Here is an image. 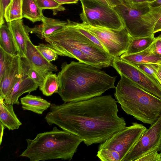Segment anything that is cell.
I'll return each mask as SVG.
<instances>
[{"mask_svg":"<svg viewBox=\"0 0 161 161\" xmlns=\"http://www.w3.org/2000/svg\"><path fill=\"white\" fill-rule=\"evenodd\" d=\"M22 107L24 110H29L38 114H42L50 108L51 103L39 96L30 94L20 99Z\"/></svg>","mask_w":161,"mask_h":161,"instance_id":"d6986e66","label":"cell"},{"mask_svg":"<svg viewBox=\"0 0 161 161\" xmlns=\"http://www.w3.org/2000/svg\"><path fill=\"white\" fill-rule=\"evenodd\" d=\"M80 14L82 23L94 26L119 30L124 27L122 19L113 8L98 0H80Z\"/></svg>","mask_w":161,"mask_h":161,"instance_id":"ba28073f","label":"cell"},{"mask_svg":"<svg viewBox=\"0 0 161 161\" xmlns=\"http://www.w3.org/2000/svg\"><path fill=\"white\" fill-rule=\"evenodd\" d=\"M36 47L42 55L49 62L57 60L58 55L53 50L48 43L39 44Z\"/></svg>","mask_w":161,"mask_h":161,"instance_id":"4316f807","label":"cell"},{"mask_svg":"<svg viewBox=\"0 0 161 161\" xmlns=\"http://www.w3.org/2000/svg\"><path fill=\"white\" fill-rule=\"evenodd\" d=\"M24 64L26 67V73L27 76L37 84L39 87L41 86L43 84L46 75L36 69L28 66L25 63Z\"/></svg>","mask_w":161,"mask_h":161,"instance_id":"83f0119b","label":"cell"},{"mask_svg":"<svg viewBox=\"0 0 161 161\" xmlns=\"http://www.w3.org/2000/svg\"><path fill=\"white\" fill-rule=\"evenodd\" d=\"M136 161H161V154L158 152H151L140 157Z\"/></svg>","mask_w":161,"mask_h":161,"instance_id":"f546056e","label":"cell"},{"mask_svg":"<svg viewBox=\"0 0 161 161\" xmlns=\"http://www.w3.org/2000/svg\"><path fill=\"white\" fill-rule=\"evenodd\" d=\"M149 64L154 70L157 77L158 82L161 86V65Z\"/></svg>","mask_w":161,"mask_h":161,"instance_id":"e575fe53","label":"cell"},{"mask_svg":"<svg viewBox=\"0 0 161 161\" xmlns=\"http://www.w3.org/2000/svg\"><path fill=\"white\" fill-rule=\"evenodd\" d=\"M132 2L134 3H141L143 2H149L152 1V0H131Z\"/></svg>","mask_w":161,"mask_h":161,"instance_id":"f35d334b","label":"cell"},{"mask_svg":"<svg viewBox=\"0 0 161 161\" xmlns=\"http://www.w3.org/2000/svg\"><path fill=\"white\" fill-rule=\"evenodd\" d=\"M98 0L100 1V2L106 4L108 5V4H107V3H106V2L105 1V0Z\"/></svg>","mask_w":161,"mask_h":161,"instance_id":"ab89813d","label":"cell"},{"mask_svg":"<svg viewBox=\"0 0 161 161\" xmlns=\"http://www.w3.org/2000/svg\"><path fill=\"white\" fill-rule=\"evenodd\" d=\"M71 22L73 25L76 28L79 32L86 36L91 41L98 45L101 48L107 52L99 41L93 34L87 30L78 25L76 24V22L73 21H71Z\"/></svg>","mask_w":161,"mask_h":161,"instance_id":"f1b7e54d","label":"cell"},{"mask_svg":"<svg viewBox=\"0 0 161 161\" xmlns=\"http://www.w3.org/2000/svg\"><path fill=\"white\" fill-rule=\"evenodd\" d=\"M42 23L32 28L25 26L28 33L36 34L41 39H44L56 31L62 29L67 23V21L48 18L44 16Z\"/></svg>","mask_w":161,"mask_h":161,"instance_id":"2e32d148","label":"cell"},{"mask_svg":"<svg viewBox=\"0 0 161 161\" xmlns=\"http://www.w3.org/2000/svg\"><path fill=\"white\" fill-rule=\"evenodd\" d=\"M59 83L57 75L51 73L45 76L42 85L39 89L42 94L47 97L50 96L55 93H58Z\"/></svg>","mask_w":161,"mask_h":161,"instance_id":"603a6c76","label":"cell"},{"mask_svg":"<svg viewBox=\"0 0 161 161\" xmlns=\"http://www.w3.org/2000/svg\"><path fill=\"white\" fill-rule=\"evenodd\" d=\"M147 130L137 123L125 126L100 145L97 157L102 161H123Z\"/></svg>","mask_w":161,"mask_h":161,"instance_id":"52a82bcc","label":"cell"},{"mask_svg":"<svg viewBox=\"0 0 161 161\" xmlns=\"http://www.w3.org/2000/svg\"><path fill=\"white\" fill-rule=\"evenodd\" d=\"M151 6L157 7L161 6V0H154L149 2Z\"/></svg>","mask_w":161,"mask_h":161,"instance_id":"8d00e7d4","label":"cell"},{"mask_svg":"<svg viewBox=\"0 0 161 161\" xmlns=\"http://www.w3.org/2000/svg\"><path fill=\"white\" fill-rule=\"evenodd\" d=\"M15 56L8 53L0 47V79L11 65Z\"/></svg>","mask_w":161,"mask_h":161,"instance_id":"484cf974","label":"cell"},{"mask_svg":"<svg viewBox=\"0 0 161 161\" xmlns=\"http://www.w3.org/2000/svg\"><path fill=\"white\" fill-rule=\"evenodd\" d=\"M11 0H0V26L4 24L5 10Z\"/></svg>","mask_w":161,"mask_h":161,"instance_id":"d6a6232c","label":"cell"},{"mask_svg":"<svg viewBox=\"0 0 161 161\" xmlns=\"http://www.w3.org/2000/svg\"><path fill=\"white\" fill-rule=\"evenodd\" d=\"M161 150V115L146 130L123 161H136L144 155Z\"/></svg>","mask_w":161,"mask_h":161,"instance_id":"8fae6325","label":"cell"},{"mask_svg":"<svg viewBox=\"0 0 161 161\" xmlns=\"http://www.w3.org/2000/svg\"><path fill=\"white\" fill-rule=\"evenodd\" d=\"M0 145H1L3 139V137L4 132V129L5 126L0 122Z\"/></svg>","mask_w":161,"mask_h":161,"instance_id":"74e56055","label":"cell"},{"mask_svg":"<svg viewBox=\"0 0 161 161\" xmlns=\"http://www.w3.org/2000/svg\"><path fill=\"white\" fill-rule=\"evenodd\" d=\"M155 38L154 34L147 36L132 38L127 50L123 54H135L145 50L153 42Z\"/></svg>","mask_w":161,"mask_h":161,"instance_id":"7402d4cb","label":"cell"},{"mask_svg":"<svg viewBox=\"0 0 161 161\" xmlns=\"http://www.w3.org/2000/svg\"><path fill=\"white\" fill-rule=\"evenodd\" d=\"M49 108L45 117L47 123L77 136L87 146L103 142L126 125L124 118L118 116L117 102L110 95L53 103Z\"/></svg>","mask_w":161,"mask_h":161,"instance_id":"6da1fadb","label":"cell"},{"mask_svg":"<svg viewBox=\"0 0 161 161\" xmlns=\"http://www.w3.org/2000/svg\"><path fill=\"white\" fill-rule=\"evenodd\" d=\"M76 22L78 25L87 30L95 36L106 51L113 58L123 54L133 38L124 27L114 30Z\"/></svg>","mask_w":161,"mask_h":161,"instance_id":"9c48e42d","label":"cell"},{"mask_svg":"<svg viewBox=\"0 0 161 161\" xmlns=\"http://www.w3.org/2000/svg\"><path fill=\"white\" fill-rule=\"evenodd\" d=\"M39 7L42 10L45 9H50L53 11L55 15L60 11L65 10L63 5L55 0H36Z\"/></svg>","mask_w":161,"mask_h":161,"instance_id":"d4e9b609","label":"cell"},{"mask_svg":"<svg viewBox=\"0 0 161 161\" xmlns=\"http://www.w3.org/2000/svg\"><path fill=\"white\" fill-rule=\"evenodd\" d=\"M120 58L123 60L134 65H161V56L153 52L151 45L141 52L130 54H123Z\"/></svg>","mask_w":161,"mask_h":161,"instance_id":"e0dca14e","label":"cell"},{"mask_svg":"<svg viewBox=\"0 0 161 161\" xmlns=\"http://www.w3.org/2000/svg\"><path fill=\"white\" fill-rule=\"evenodd\" d=\"M112 66L120 75H122L147 91L161 98V86L136 65L114 57Z\"/></svg>","mask_w":161,"mask_h":161,"instance_id":"30bf717a","label":"cell"},{"mask_svg":"<svg viewBox=\"0 0 161 161\" xmlns=\"http://www.w3.org/2000/svg\"><path fill=\"white\" fill-rule=\"evenodd\" d=\"M13 104L7 103L0 97V121L9 130L18 129L22 123L17 117L13 108Z\"/></svg>","mask_w":161,"mask_h":161,"instance_id":"ac0fdd59","label":"cell"},{"mask_svg":"<svg viewBox=\"0 0 161 161\" xmlns=\"http://www.w3.org/2000/svg\"><path fill=\"white\" fill-rule=\"evenodd\" d=\"M151 45L153 52L161 56V35L155 37Z\"/></svg>","mask_w":161,"mask_h":161,"instance_id":"1f68e13d","label":"cell"},{"mask_svg":"<svg viewBox=\"0 0 161 161\" xmlns=\"http://www.w3.org/2000/svg\"><path fill=\"white\" fill-rule=\"evenodd\" d=\"M153 0H152V1H153Z\"/></svg>","mask_w":161,"mask_h":161,"instance_id":"b9f144b4","label":"cell"},{"mask_svg":"<svg viewBox=\"0 0 161 161\" xmlns=\"http://www.w3.org/2000/svg\"><path fill=\"white\" fill-rule=\"evenodd\" d=\"M63 28L46 37V41L58 55L67 56L76 50L93 58L103 68L112 66L114 58L79 32L68 19Z\"/></svg>","mask_w":161,"mask_h":161,"instance_id":"5b68a950","label":"cell"},{"mask_svg":"<svg viewBox=\"0 0 161 161\" xmlns=\"http://www.w3.org/2000/svg\"><path fill=\"white\" fill-rule=\"evenodd\" d=\"M58 73V93L64 102L85 100L101 96L115 88L116 76H111L101 69L80 62L63 63Z\"/></svg>","mask_w":161,"mask_h":161,"instance_id":"7a4b0ae2","label":"cell"},{"mask_svg":"<svg viewBox=\"0 0 161 161\" xmlns=\"http://www.w3.org/2000/svg\"><path fill=\"white\" fill-rule=\"evenodd\" d=\"M22 15L33 23L41 21L44 16L36 0H22Z\"/></svg>","mask_w":161,"mask_h":161,"instance_id":"ffe728a7","label":"cell"},{"mask_svg":"<svg viewBox=\"0 0 161 161\" xmlns=\"http://www.w3.org/2000/svg\"><path fill=\"white\" fill-rule=\"evenodd\" d=\"M114 8L120 16L124 28L133 38L153 34L161 14V6L153 7L149 2L134 3L130 0Z\"/></svg>","mask_w":161,"mask_h":161,"instance_id":"8992f818","label":"cell"},{"mask_svg":"<svg viewBox=\"0 0 161 161\" xmlns=\"http://www.w3.org/2000/svg\"><path fill=\"white\" fill-rule=\"evenodd\" d=\"M8 23V26L12 33L17 50V53L22 58L26 57L27 41L30 37L22 19Z\"/></svg>","mask_w":161,"mask_h":161,"instance_id":"5bb4252c","label":"cell"},{"mask_svg":"<svg viewBox=\"0 0 161 161\" xmlns=\"http://www.w3.org/2000/svg\"><path fill=\"white\" fill-rule=\"evenodd\" d=\"M23 75L15 84L9 94L4 99L7 103L19 105V97L23 94L36 90L38 85L26 75V67Z\"/></svg>","mask_w":161,"mask_h":161,"instance_id":"9a60e30c","label":"cell"},{"mask_svg":"<svg viewBox=\"0 0 161 161\" xmlns=\"http://www.w3.org/2000/svg\"><path fill=\"white\" fill-rule=\"evenodd\" d=\"M22 0H11L5 8L4 18L6 22L21 19L22 15Z\"/></svg>","mask_w":161,"mask_h":161,"instance_id":"cb8c5ba5","label":"cell"},{"mask_svg":"<svg viewBox=\"0 0 161 161\" xmlns=\"http://www.w3.org/2000/svg\"></svg>","mask_w":161,"mask_h":161,"instance_id":"60d3db41","label":"cell"},{"mask_svg":"<svg viewBox=\"0 0 161 161\" xmlns=\"http://www.w3.org/2000/svg\"><path fill=\"white\" fill-rule=\"evenodd\" d=\"M25 67L22 58L17 53L9 67L0 79V97L5 99L23 75Z\"/></svg>","mask_w":161,"mask_h":161,"instance_id":"7c38bea8","label":"cell"},{"mask_svg":"<svg viewBox=\"0 0 161 161\" xmlns=\"http://www.w3.org/2000/svg\"><path fill=\"white\" fill-rule=\"evenodd\" d=\"M135 65L150 76L158 83L157 81L156 75L154 70L149 64H140Z\"/></svg>","mask_w":161,"mask_h":161,"instance_id":"4dcf8cb0","label":"cell"},{"mask_svg":"<svg viewBox=\"0 0 161 161\" xmlns=\"http://www.w3.org/2000/svg\"><path fill=\"white\" fill-rule=\"evenodd\" d=\"M23 59V61L25 64L36 69L46 75L58 70L56 66L48 61L42 55L30 39L27 41L25 58Z\"/></svg>","mask_w":161,"mask_h":161,"instance_id":"4fadbf2b","label":"cell"},{"mask_svg":"<svg viewBox=\"0 0 161 161\" xmlns=\"http://www.w3.org/2000/svg\"><path fill=\"white\" fill-rule=\"evenodd\" d=\"M120 76L114 94L117 102L127 114L144 123L153 124L161 115V98Z\"/></svg>","mask_w":161,"mask_h":161,"instance_id":"277c9868","label":"cell"},{"mask_svg":"<svg viewBox=\"0 0 161 161\" xmlns=\"http://www.w3.org/2000/svg\"><path fill=\"white\" fill-rule=\"evenodd\" d=\"M27 147L20 156L31 161L59 159L71 160L82 140L77 136L54 127L38 134L33 139H26Z\"/></svg>","mask_w":161,"mask_h":161,"instance_id":"3957f363","label":"cell"},{"mask_svg":"<svg viewBox=\"0 0 161 161\" xmlns=\"http://www.w3.org/2000/svg\"><path fill=\"white\" fill-rule=\"evenodd\" d=\"M160 31H161V14L158 22L156 25L153 32L154 33H155Z\"/></svg>","mask_w":161,"mask_h":161,"instance_id":"d590c367","label":"cell"},{"mask_svg":"<svg viewBox=\"0 0 161 161\" xmlns=\"http://www.w3.org/2000/svg\"><path fill=\"white\" fill-rule=\"evenodd\" d=\"M108 5L110 7L114 8L125 4L127 2L130 0H105Z\"/></svg>","mask_w":161,"mask_h":161,"instance_id":"836d02e7","label":"cell"},{"mask_svg":"<svg viewBox=\"0 0 161 161\" xmlns=\"http://www.w3.org/2000/svg\"><path fill=\"white\" fill-rule=\"evenodd\" d=\"M0 47L12 55L17 54V48L12 33L8 26L4 24L0 26Z\"/></svg>","mask_w":161,"mask_h":161,"instance_id":"44dd1931","label":"cell"}]
</instances>
